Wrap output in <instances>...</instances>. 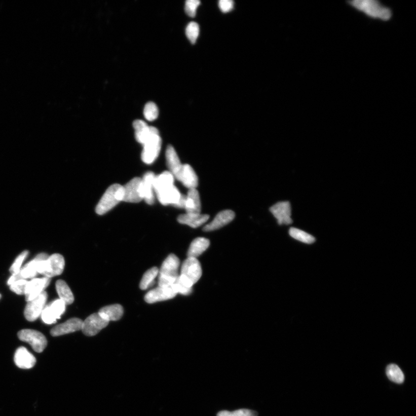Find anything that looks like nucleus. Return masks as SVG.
Returning <instances> with one entry per match:
<instances>
[{
  "label": "nucleus",
  "instance_id": "nucleus-2",
  "mask_svg": "<svg viewBox=\"0 0 416 416\" xmlns=\"http://www.w3.org/2000/svg\"><path fill=\"white\" fill-rule=\"evenodd\" d=\"M180 261L178 257L171 254L162 263L159 273V286L171 287L179 277Z\"/></svg>",
  "mask_w": 416,
  "mask_h": 416
},
{
  "label": "nucleus",
  "instance_id": "nucleus-30",
  "mask_svg": "<svg viewBox=\"0 0 416 416\" xmlns=\"http://www.w3.org/2000/svg\"><path fill=\"white\" fill-rule=\"evenodd\" d=\"M159 273L158 268L156 267L147 270L143 275L141 282H140V288L142 290H145L150 286L153 285L155 279L158 277Z\"/></svg>",
  "mask_w": 416,
  "mask_h": 416
},
{
  "label": "nucleus",
  "instance_id": "nucleus-4",
  "mask_svg": "<svg viewBox=\"0 0 416 416\" xmlns=\"http://www.w3.org/2000/svg\"><path fill=\"white\" fill-rule=\"evenodd\" d=\"M64 267L65 260L62 255L53 254L46 260L39 262L37 272L45 277L51 278L62 274Z\"/></svg>",
  "mask_w": 416,
  "mask_h": 416
},
{
  "label": "nucleus",
  "instance_id": "nucleus-8",
  "mask_svg": "<svg viewBox=\"0 0 416 416\" xmlns=\"http://www.w3.org/2000/svg\"><path fill=\"white\" fill-rule=\"evenodd\" d=\"M66 304L60 299H56L45 306L41 314V318L45 323L52 324L60 318L65 311Z\"/></svg>",
  "mask_w": 416,
  "mask_h": 416
},
{
  "label": "nucleus",
  "instance_id": "nucleus-27",
  "mask_svg": "<svg viewBox=\"0 0 416 416\" xmlns=\"http://www.w3.org/2000/svg\"><path fill=\"white\" fill-rule=\"evenodd\" d=\"M98 313L102 318L108 321H118L122 318L124 310L121 305L114 304L102 308Z\"/></svg>",
  "mask_w": 416,
  "mask_h": 416
},
{
  "label": "nucleus",
  "instance_id": "nucleus-18",
  "mask_svg": "<svg viewBox=\"0 0 416 416\" xmlns=\"http://www.w3.org/2000/svg\"><path fill=\"white\" fill-rule=\"evenodd\" d=\"M133 127L135 130V138L142 145L152 135L159 133L156 127L148 126L145 122L141 120L134 121Z\"/></svg>",
  "mask_w": 416,
  "mask_h": 416
},
{
  "label": "nucleus",
  "instance_id": "nucleus-17",
  "mask_svg": "<svg viewBox=\"0 0 416 416\" xmlns=\"http://www.w3.org/2000/svg\"><path fill=\"white\" fill-rule=\"evenodd\" d=\"M14 361L19 368L28 369L34 367L36 364V358L26 348L20 347L16 350Z\"/></svg>",
  "mask_w": 416,
  "mask_h": 416
},
{
  "label": "nucleus",
  "instance_id": "nucleus-24",
  "mask_svg": "<svg viewBox=\"0 0 416 416\" xmlns=\"http://www.w3.org/2000/svg\"><path fill=\"white\" fill-rule=\"evenodd\" d=\"M174 177L170 172L164 171L158 176H156L154 181V191L157 194L166 191L167 189L174 186Z\"/></svg>",
  "mask_w": 416,
  "mask_h": 416
},
{
  "label": "nucleus",
  "instance_id": "nucleus-12",
  "mask_svg": "<svg viewBox=\"0 0 416 416\" xmlns=\"http://www.w3.org/2000/svg\"><path fill=\"white\" fill-rule=\"evenodd\" d=\"M51 278L44 277L43 278H34L31 281L28 282L26 287L25 295L27 302L36 298L39 296L50 284Z\"/></svg>",
  "mask_w": 416,
  "mask_h": 416
},
{
  "label": "nucleus",
  "instance_id": "nucleus-41",
  "mask_svg": "<svg viewBox=\"0 0 416 416\" xmlns=\"http://www.w3.org/2000/svg\"><path fill=\"white\" fill-rule=\"evenodd\" d=\"M0 298H1V295H0Z\"/></svg>",
  "mask_w": 416,
  "mask_h": 416
},
{
  "label": "nucleus",
  "instance_id": "nucleus-25",
  "mask_svg": "<svg viewBox=\"0 0 416 416\" xmlns=\"http://www.w3.org/2000/svg\"><path fill=\"white\" fill-rule=\"evenodd\" d=\"M48 255L46 253H41L36 256L34 259L30 261L26 265L23 267V269L20 270V274L24 279H34L38 274L37 272V268H38V263L40 261L46 260L48 258Z\"/></svg>",
  "mask_w": 416,
  "mask_h": 416
},
{
  "label": "nucleus",
  "instance_id": "nucleus-39",
  "mask_svg": "<svg viewBox=\"0 0 416 416\" xmlns=\"http://www.w3.org/2000/svg\"><path fill=\"white\" fill-rule=\"evenodd\" d=\"M219 7L222 12L226 13L233 9L234 2L232 0H220Z\"/></svg>",
  "mask_w": 416,
  "mask_h": 416
},
{
  "label": "nucleus",
  "instance_id": "nucleus-33",
  "mask_svg": "<svg viewBox=\"0 0 416 416\" xmlns=\"http://www.w3.org/2000/svg\"><path fill=\"white\" fill-rule=\"evenodd\" d=\"M144 116L148 121H154L158 118L159 110L154 102H148L143 111Z\"/></svg>",
  "mask_w": 416,
  "mask_h": 416
},
{
  "label": "nucleus",
  "instance_id": "nucleus-11",
  "mask_svg": "<svg viewBox=\"0 0 416 416\" xmlns=\"http://www.w3.org/2000/svg\"><path fill=\"white\" fill-rule=\"evenodd\" d=\"M142 179L134 178L123 186L124 196L123 201L130 203H138L143 200L141 191Z\"/></svg>",
  "mask_w": 416,
  "mask_h": 416
},
{
  "label": "nucleus",
  "instance_id": "nucleus-20",
  "mask_svg": "<svg viewBox=\"0 0 416 416\" xmlns=\"http://www.w3.org/2000/svg\"><path fill=\"white\" fill-rule=\"evenodd\" d=\"M167 164L169 170L174 178L178 179L181 171H182L183 164L181 163L178 154H177L174 147L168 145L166 150Z\"/></svg>",
  "mask_w": 416,
  "mask_h": 416
},
{
  "label": "nucleus",
  "instance_id": "nucleus-1",
  "mask_svg": "<svg viewBox=\"0 0 416 416\" xmlns=\"http://www.w3.org/2000/svg\"><path fill=\"white\" fill-rule=\"evenodd\" d=\"M354 8L363 12L370 18L387 21L392 16V12L376 0H355L349 2Z\"/></svg>",
  "mask_w": 416,
  "mask_h": 416
},
{
  "label": "nucleus",
  "instance_id": "nucleus-34",
  "mask_svg": "<svg viewBox=\"0 0 416 416\" xmlns=\"http://www.w3.org/2000/svg\"><path fill=\"white\" fill-rule=\"evenodd\" d=\"M199 32L200 27L196 22H192L188 24L186 29V34L192 44H195L196 43Z\"/></svg>",
  "mask_w": 416,
  "mask_h": 416
},
{
  "label": "nucleus",
  "instance_id": "nucleus-36",
  "mask_svg": "<svg viewBox=\"0 0 416 416\" xmlns=\"http://www.w3.org/2000/svg\"><path fill=\"white\" fill-rule=\"evenodd\" d=\"M28 254V251H24V252L20 254L19 256L16 258L13 264H12L10 268V271L12 274L18 273L20 270H21L22 263L27 256Z\"/></svg>",
  "mask_w": 416,
  "mask_h": 416
},
{
  "label": "nucleus",
  "instance_id": "nucleus-38",
  "mask_svg": "<svg viewBox=\"0 0 416 416\" xmlns=\"http://www.w3.org/2000/svg\"><path fill=\"white\" fill-rule=\"evenodd\" d=\"M200 5L199 0H187L185 4V12L191 17H195L198 7Z\"/></svg>",
  "mask_w": 416,
  "mask_h": 416
},
{
  "label": "nucleus",
  "instance_id": "nucleus-32",
  "mask_svg": "<svg viewBox=\"0 0 416 416\" xmlns=\"http://www.w3.org/2000/svg\"><path fill=\"white\" fill-rule=\"evenodd\" d=\"M289 234L295 240L305 243V244H312L316 240L311 235L296 228H291L289 230Z\"/></svg>",
  "mask_w": 416,
  "mask_h": 416
},
{
  "label": "nucleus",
  "instance_id": "nucleus-37",
  "mask_svg": "<svg viewBox=\"0 0 416 416\" xmlns=\"http://www.w3.org/2000/svg\"><path fill=\"white\" fill-rule=\"evenodd\" d=\"M28 281L26 279H21L16 281L10 285L11 291L19 295H24Z\"/></svg>",
  "mask_w": 416,
  "mask_h": 416
},
{
  "label": "nucleus",
  "instance_id": "nucleus-7",
  "mask_svg": "<svg viewBox=\"0 0 416 416\" xmlns=\"http://www.w3.org/2000/svg\"><path fill=\"white\" fill-rule=\"evenodd\" d=\"M109 323V321L102 318L98 313H96L89 316L83 321L81 330L85 335L93 336L106 327Z\"/></svg>",
  "mask_w": 416,
  "mask_h": 416
},
{
  "label": "nucleus",
  "instance_id": "nucleus-13",
  "mask_svg": "<svg viewBox=\"0 0 416 416\" xmlns=\"http://www.w3.org/2000/svg\"><path fill=\"white\" fill-rule=\"evenodd\" d=\"M270 211L277 219L279 225L292 223L291 208L289 202H279L271 207Z\"/></svg>",
  "mask_w": 416,
  "mask_h": 416
},
{
  "label": "nucleus",
  "instance_id": "nucleus-3",
  "mask_svg": "<svg viewBox=\"0 0 416 416\" xmlns=\"http://www.w3.org/2000/svg\"><path fill=\"white\" fill-rule=\"evenodd\" d=\"M123 186L119 184L111 185L99 201L96 208V213L99 215H103L108 213L121 201H123Z\"/></svg>",
  "mask_w": 416,
  "mask_h": 416
},
{
  "label": "nucleus",
  "instance_id": "nucleus-40",
  "mask_svg": "<svg viewBox=\"0 0 416 416\" xmlns=\"http://www.w3.org/2000/svg\"><path fill=\"white\" fill-rule=\"evenodd\" d=\"M21 279H24L22 277L21 274H20V272L19 271L18 273L12 274V277L8 280V285L10 286L12 283Z\"/></svg>",
  "mask_w": 416,
  "mask_h": 416
},
{
  "label": "nucleus",
  "instance_id": "nucleus-23",
  "mask_svg": "<svg viewBox=\"0 0 416 416\" xmlns=\"http://www.w3.org/2000/svg\"><path fill=\"white\" fill-rule=\"evenodd\" d=\"M184 209L186 210V213H201V203L200 194L196 188L189 189L186 195Z\"/></svg>",
  "mask_w": 416,
  "mask_h": 416
},
{
  "label": "nucleus",
  "instance_id": "nucleus-31",
  "mask_svg": "<svg viewBox=\"0 0 416 416\" xmlns=\"http://www.w3.org/2000/svg\"><path fill=\"white\" fill-rule=\"evenodd\" d=\"M386 374L391 381L401 384L405 380L404 374L399 366L395 364H390L386 368Z\"/></svg>",
  "mask_w": 416,
  "mask_h": 416
},
{
  "label": "nucleus",
  "instance_id": "nucleus-9",
  "mask_svg": "<svg viewBox=\"0 0 416 416\" xmlns=\"http://www.w3.org/2000/svg\"><path fill=\"white\" fill-rule=\"evenodd\" d=\"M48 299V294L44 291L36 298L28 301L24 310V316L29 321H34L42 314Z\"/></svg>",
  "mask_w": 416,
  "mask_h": 416
},
{
  "label": "nucleus",
  "instance_id": "nucleus-35",
  "mask_svg": "<svg viewBox=\"0 0 416 416\" xmlns=\"http://www.w3.org/2000/svg\"><path fill=\"white\" fill-rule=\"evenodd\" d=\"M217 416H257V413L249 409H240L234 411H221Z\"/></svg>",
  "mask_w": 416,
  "mask_h": 416
},
{
  "label": "nucleus",
  "instance_id": "nucleus-6",
  "mask_svg": "<svg viewBox=\"0 0 416 416\" xmlns=\"http://www.w3.org/2000/svg\"><path fill=\"white\" fill-rule=\"evenodd\" d=\"M162 141L160 137L159 133L152 135L143 144V149L142 153V160L147 164H151L158 158Z\"/></svg>",
  "mask_w": 416,
  "mask_h": 416
},
{
  "label": "nucleus",
  "instance_id": "nucleus-16",
  "mask_svg": "<svg viewBox=\"0 0 416 416\" xmlns=\"http://www.w3.org/2000/svg\"><path fill=\"white\" fill-rule=\"evenodd\" d=\"M156 175L152 172H147L144 175L141 182L143 199L149 205L155 203L154 181Z\"/></svg>",
  "mask_w": 416,
  "mask_h": 416
},
{
  "label": "nucleus",
  "instance_id": "nucleus-19",
  "mask_svg": "<svg viewBox=\"0 0 416 416\" xmlns=\"http://www.w3.org/2000/svg\"><path fill=\"white\" fill-rule=\"evenodd\" d=\"M236 216V214L232 210H225L217 214L215 219L211 223L205 225V232H211L223 228L232 222Z\"/></svg>",
  "mask_w": 416,
  "mask_h": 416
},
{
  "label": "nucleus",
  "instance_id": "nucleus-5",
  "mask_svg": "<svg viewBox=\"0 0 416 416\" xmlns=\"http://www.w3.org/2000/svg\"><path fill=\"white\" fill-rule=\"evenodd\" d=\"M18 335L20 340L29 344L34 351L42 353L46 348L48 343L43 333L34 329H25L20 331Z\"/></svg>",
  "mask_w": 416,
  "mask_h": 416
},
{
  "label": "nucleus",
  "instance_id": "nucleus-26",
  "mask_svg": "<svg viewBox=\"0 0 416 416\" xmlns=\"http://www.w3.org/2000/svg\"><path fill=\"white\" fill-rule=\"evenodd\" d=\"M160 203L163 205H172L176 207L180 199L182 194L178 189L173 186L168 190L156 195Z\"/></svg>",
  "mask_w": 416,
  "mask_h": 416
},
{
  "label": "nucleus",
  "instance_id": "nucleus-28",
  "mask_svg": "<svg viewBox=\"0 0 416 416\" xmlns=\"http://www.w3.org/2000/svg\"><path fill=\"white\" fill-rule=\"evenodd\" d=\"M210 245V242L207 238H197L193 240L189 248L188 257L196 258L199 257L207 250Z\"/></svg>",
  "mask_w": 416,
  "mask_h": 416
},
{
  "label": "nucleus",
  "instance_id": "nucleus-22",
  "mask_svg": "<svg viewBox=\"0 0 416 416\" xmlns=\"http://www.w3.org/2000/svg\"><path fill=\"white\" fill-rule=\"evenodd\" d=\"M209 218L208 215H203L201 213H186L181 215L178 217V221L179 223L186 224L196 229L203 225L207 222Z\"/></svg>",
  "mask_w": 416,
  "mask_h": 416
},
{
  "label": "nucleus",
  "instance_id": "nucleus-14",
  "mask_svg": "<svg viewBox=\"0 0 416 416\" xmlns=\"http://www.w3.org/2000/svg\"><path fill=\"white\" fill-rule=\"evenodd\" d=\"M176 292L172 287H160L148 292L144 299L148 304L164 301L175 297Z\"/></svg>",
  "mask_w": 416,
  "mask_h": 416
},
{
  "label": "nucleus",
  "instance_id": "nucleus-21",
  "mask_svg": "<svg viewBox=\"0 0 416 416\" xmlns=\"http://www.w3.org/2000/svg\"><path fill=\"white\" fill-rule=\"evenodd\" d=\"M188 189L196 188L199 184V179L195 170L188 164H183L178 179Z\"/></svg>",
  "mask_w": 416,
  "mask_h": 416
},
{
  "label": "nucleus",
  "instance_id": "nucleus-29",
  "mask_svg": "<svg viewBox=\"0 0 416 416\" xmlns=\"http://www.w3.org/2000/svg\"><path fill=\"white\" fill-rule=\"evenodd\" d=\"M56 288L60 299L62 300L66 305L73 303L74 296L67 283L63 280H59L56 282Z\"/></svg>",
  "mask_w": 416,
  "mask_h": 416
},
{
  "label": "nucleus",
  "instance_id": "nucleus-10",
  "mask_svg": "<svg viewBox=\"0 0 416 416\" xmlns=\"http://www.w3.org/2000/svg\"><path fill=\"white\" fill-rule=\"evenodd\" d=\"M202 273L200 262L196 258L188 257L181 267L180 275L187 278L193 285L199 281Z\"/></svg>",
  "mask_w": 416,
  "mask_h": 416
},
{
  "label": "nucleus",
  "instance_id": "nucleus-15",
  "mask_svg": "<svg viewBox=\"0 0 416 416\" xmlns=\"http://www.w3.org/2000/svg\"><path fill=\"white\" fill-rule=\"evenodd\" d=\"M83 321L78 318H72L65 323L56 325L51 331L53 336H59L81 330Z\"/></svg>",
  "mask_w": 416,
  "mask_h": 416
}]
</instances>
